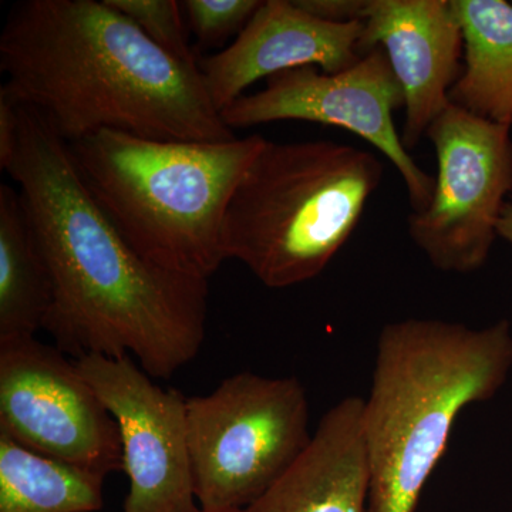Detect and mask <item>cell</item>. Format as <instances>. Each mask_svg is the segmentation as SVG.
<instances>
[{
    "label": "cell",
    "instance_id": "obj_5",
    "mask_svg": "<svg viewBox=\"0 0 512 512\" xmlns=\"http://www.w3.org/2000/svg\"><path fill=\"white\" fill-rule=\"evenodd\" d=\"M383 174L375 154L338 141L266 140L225 211V256L268 288L312 281L352 237Z\"/></svg>",
    "mask_w": 512,
    "mask_h": 512
},
{
    "label": "cell",
    "instance_id": "obj_19",
    "mask_svg": "<svg viewBox=\"0 0 512 512\" xmlns=\"http://www.w3.org/2000/svg\"><path fill=\"white\" fill-rule=\"evenodd\" d=\"M313 18L329 23L363 22L367 0H293Z\"/></svg>",
    "mask_w": 512,
    "mask_h": 512
},
{
    "label": "cell",
    "instance_id": "obj_8",
    "mask_svg": "<svg viewBox=\"0 0 512 512\" xmlns=\"http://www.w3.org/2000/svg\"><path fill=\"white\" fill-rule=\"evenodd\" d=\"M404 93L382 47L340 73L319 67L286 70L266 79L261 92L242 96L222 111L227 127L298 120L345 128L375 146L399 171L413 212L426 210L436 178L421 170L394 127Z\"/></svg>",
    "mask_w": 512,
    "mask_h": 512
},
{
    "label": "cell",
    "instance_id": "obj_3",
    "mask_svg": "<svg viewBox=\"0 0 512 512\" xmlns=\"http://www.w3.org/2000/svg\"><path fill=\"white\" fill-rule=\"evenodd\" d=\"M363 434L370 468L367 512H414L446 453L454 423L500 392L512 370V326L440 319L387 323L376 346Z\"/></svg>",
    "mask_w": 512,
    "mask_h": 512
},
{
    "label": "cell",
    "instance_id": "obj_12",
    "mask_svg": "<svg viewBox=\"0 0 512 512\" xmlns=\"http://www.w3.org/2000/svg\"><path fill=\"white\" fill-rule=\"evenodd\" d=\"M363 22H323L293 0H265L227 49L198 62L218 113L244 96L251 84L286 70L319 67L340 73L360 59Z\"/></svg>",
    "mask_w": 512,
    "mask_h": 512
},
{
    "label": "cell",
    "instance_id": "obj_1",
    "mask_svg": "<svg viewBox=\"0 0 512 512\" xmlns=\"http://www.w3.org/2000/svg\"><path fill=\"white\" fill-rule=\"evenodd\" d=\"M18 111L5 170L19 185L52 281L43 330L74 360L131 356L151 377L175 375L204 343L208 281L138 254L87 190L69 144L40 111Z\"/></svg>",
    "mask_w": 512,
    "mask_h": 512
},
{
    "label": "cell",
    "instance_id": "obj_21",
    "mask_svg": "<svg viewBox=\"0 0 512 512\" xmlns=\"http://www.w3.org/2000/svg\"><path fill=\"white\" fill-rule=\"evenodd\" d=\"M498 237L503 238L508 244L512 245V195L505 202L503 212H501L500 221L497 225Z\"/></svg>",
    "mask_w": 512,
    "mask_h": 512
},
{
    "label": "cell",
    "instance_id": "obj_14",
    "mask_svg": "<svg viewBox=\"0 0 512 512\" xmlns=\"http://www.w3.org/2000/svg\"><path fill=\"white\" fill-rule=\"evenodd\" d=\"M464 36V64L450 101L512 128V2L451 0Z\"/></svg>",
    "mask_w": 512,
    "mask_h": 512
},
{
    "label": "cell",
    "instance_id": "obj_7",
    "mask_svg": "<svg viewBox=\"0 0 512 512\" xmlns=\"http://www.w3.org/2000/svg\"><path fill=\"white\" fill-rule=\"evenodd\" d=\"M426 137L436 150V185L426 210L407 218V229L434 268L471 274L487 262L512 195L511 128L450 103Z\"/></svg>",
    "mask_w": 512,
    "mask_h": 512
},
{
    "label": "cell",
    "instance_id": "obj_15",
    "mask_svg": "<svg viewBox=\"0 0 512 512\" xmlns=\"http://www.w3.org/2000/svg\"><path fill=\"white\" fill-rule=\"evenodd\" d=\"M53 291L19 190L0 185V343L36 338Z\"/></svg>",
    "mask_w": 512,
    "mask_h": 512
},
{
    "label": "cell",
    "instance_id": "obj_16",
    "mask_svg": "<svg viewBox=\"0 0 512 512\" xmlns=\"http://www.w3.org/2000/svg\"><path fill=\"white\" fill-rule=\"evenodd\" d=\"M104 480L0 433V512H99Z\"/></svg>",
    "mask_w": 512,
    "mask_h": 512
},
{
    "label": "cell",
    "instance_id": "obj_20",
    "mask_svg": "<svg viewBox=\"0 0 512 512\" xmlns=\"http://www.w3.org/2000/svg\"><path fill=\"white\" fill-rule=\"evenodd\" d=\"M19 133V111L15 101L0 93V168L8 167Z\"/></svg>",
    "mask_w": 512,
    "mask_h": 512
},
{
    "label": "cell",
    "instance_id": "obj_18",
    "mask_svg": "<svg viewBox=\"0 0 512 512\" xmlns=\"http://www.w3.org/2000/svg\"><path fill=\"white\" fill-rule=\"evenodd\" d=\"M261 0H184L181 2L198 46L220 47L239 36L261 8Z\"/></svg>",
    "mask_w": 512,
    "mask_h": 512
},
{
    "label": "cell",
    "instance_id": "obj_10",
    "mask_svg": "<svg viewBox=\"0 0 512 512\" xmlns=\"http://www.w3.org/2000/svg\"><path fill=\"white\" fill-rule=\"evenodd\" d=\"M116 420L128 478L124 512H201L195 498L187 396L153 382L131 356L76 360Z\"/></svg>",
    "mask_w": 512,
    "mask_h": 512
},
{
    "label": "cell",
    "instance_id": "obj_13",
    "mask_svg": "<svg viewBox=\"0 0 512 512\" xmlns=\"http://www.w3.org/2000/svg\"><path fill=\"white\" fill-rule=\"evenodd\" d=\"M369 490L363 397L349 396L323 414L301 457L245 512H366Z\"/></svg>",
    "mask_w": 512,
    "mask_h": 512
},
{
    "label": "cell",
    "instance_id": "obj_11",
    "mask_svg": "<svg viewBox=\"0 0 512 512\" xmlns=\"http://www.w3.org/2000/svg\"><path fill=\"white\" fill-rule=\"evenodd\" d=\"M382 47L404 93L402 141L419 146L450 106L464 36L451 0H367L360 53Z\"/></svg>",
    "mask_w": 512,
    "mask_h": 512
},
{
    "label": "cell",
    "instance_id": "obj_17",
    "mask_svg": "<svg viewBox=\"0 0 512 512\" xmlns=\"http://www.w3.org/2000/svg\"><path fill=\"white\" fill-rule=\"evenodd\" d=\"M128 19L133 20L167 55L188 66H198L188 43L184 10L175 0H106Z\"/></svg>",
    "mask_w": 512,
    "mask_h": 512
},
{
    "label": "cell",
    "instance_id": "obj_9",
    "mask_svg": "<svg viewBox=\"0 0 512 512\" xmlns=\"http://www.w3.org/2000/svg\"><path fill=\"white\" fill-rule=\"evenodd\" d=\"M0 433L103 477L123 471L116 420L76 360L36 338L0 343Z\"/></svg>",
    "mask_w": 512,
    "mask_h": 512
},
{
    "label": "cell",
    "instance_id": "obj_6",
    "mask_svg": "<svg viewBox=\"0 0 512 512\" xmlns=\"http://www.w3.org/2000/svg\"><path fill=\"white\" fill-rule=\"evenodd\" d=\"M187 430L201 511H245L308 447V393L293 376L239 372L187 396Z\"/></svg>",
    "mask_w": 512,
    "mask_h": 512
},
{
    "label": "cell",
    "instance_id": "obj_4",
    "mask_svg": "<svg viewBox=\"0 0 512 512\" xmlns=\"http://www.w3.org/2000/svg\"><path fill=\"white\" fill-rule=\"evenodd\" d=\"M265 141L258 134L158 141L101 130L69 147L87 190L138 254L210 281L227 261L221 232L229 200Z\"/></svg>",
    "mask_w": 512,
    "mask_h": 512
},
{
    "label": "cell",
    "instance_id": "obj_22",
    "mask_svg": "<svg viewBox=\"0 0 512 512\" xmlns=\"http://www.w3.org/2000/svg\"><path fill=\"white\" fill-rule=\"evenodd\" d=\"M202 512V511H201ZM227 512H245V511H227Z\"/></svg>",
    "mask_w": 512,
    "mask_h": 512
},
{
    "label": "cell",
    "instance_id": "obj_2",
    "mask_svg": "<svg viewBox=\"0 0 512 512\" xmlns=\"http://www.w3.org/2000/svg\"><path fill=\"white\" fill-rule=\"evenodd\" d=\"M0 93L66 141L101 130L158 141L225 143L235 134L200 66L167 55L106 0H23L0 36Z\"/></svg>",
    "mask_w": 512,
    "mask_h": 512
}]
</instances>
